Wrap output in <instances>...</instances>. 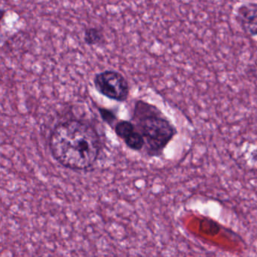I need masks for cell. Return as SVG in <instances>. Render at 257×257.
Here are the masks:
<instances>
[{
    "instance_id": "1",
    "label": "cell",
    "mask_w": 257,
    "mask_h": 257,
    "mask_svg": "<svg viewBox=\"0 0 257 257\" xmlns=\"http://www.w3.org/2000/svg\"><path fill=\"white\" fill-rule=\"evenodd\" d=\"M54 159L64 168L83 171L97 162L102 144L96 129L88 123L69 119L55 126L49 138Z\"/></svg>"
},
{
    "instance_id": "2",
    "label": "cell",
    "mask_w": 257,
    "mask_h": 257,
    "mask_svg": "<svg viewBox=\"0 0 257 257\" xmlns=\"http://www.w3.org/2000/svg\"><path fill=\"white\" fill-rule=\"evenodd\" d=\"M132 122L144 137L149 156H159L177 134L174 124L155 106L138 100L134 109Z\"/></svg>"
},
{
    "instance_id": "3",
    "label": "cell",
    "mask_w": 257,
    "mask_h": 257,
    "mask_svg": "<svg viewBox=\"0 0 257 257\" xmlns=\"http://www.w3.org/2000/svg\"><path fill=\"white\" fill-rule=\"evenodd\" d=\"M93 82L97 92L110 100L124 102L128 98V82L120 72L114 70L100 72L95 74Z\"/></svg>"
},
{
    "instance_id": "4",
    "label": "cell",
    "mask_w": 257,
    "mask_h": 257,
    "mask_svg": "<svg viewBox=\"0 0 257 257\" xmlns=\"http://www.w3.org/2000/svg\"><path fill=\"white\" fill-rule=\"evenodd\" d=\"M233 19L245 34L257 37V3L246 2L237 6Z\"/></svg>"
},
{
    "instance_id": "5",
    "label": "cell",
    "mask_w": 257,
    "mask_h": 257,
    "mask_svg": "<svg viewBox=\"0 0 257 257\" xmlns=\"http://www.w3.org/2000/svg\"><path fill=\"white\" fill-rule=\"evenodd\" d=\"M104 40V36L101 30L97 28H88L84 34V41L89 46H98Z\"/></svg>"
},
{
    "instance_id": "6",
    "label": "cell",
    "mask_w": 257,
    "mask_h": 257,
    "mask_svg": "<svg viewBox=\"0 0 257 257\" xmlns=\"http://www.w3.org/2000/svg\"><path fill=\"white\" fill-rule=\"evenodd\" d=\"M123 141L129 149L135 150V151H140L144 149V147H145V141H144V137L137 129H135V132H132Z\"/></svg>"
},
{
    "instance_id": "7",
    "label": "cell",
    "mask_w": 257,
    "mask_h": 257,
    "mask_svg": "<svg viewBox=\"0 0 257 257\" xmlns=\"http://www.w3.org/2000/svg\"><path fill=\"white\" fill-rule=\"evenodd\" d=\"M135 124L132 121H125V120H121L116 123L115 126V135L124 141L126 138L129 136L132 132H135Z\"/></svg>"
},
{
    "instance_id": "8",
    "label": "cell",
    "mask_w": 257,
    "mask_h": 257,
    "mask_svg": "<svg viewBox=\"0 0 257 257\" xmlns=\"http://www.w3.org/2000/svg\"><path fill=\"white\" fill-rule=\"evenodd\" d=\"M99 112H100V116L102 117V119L106 121L109 124H112L116 119V116L112 111L109 109H106V108H99Z\"/></svg>"
}]
</instances>
